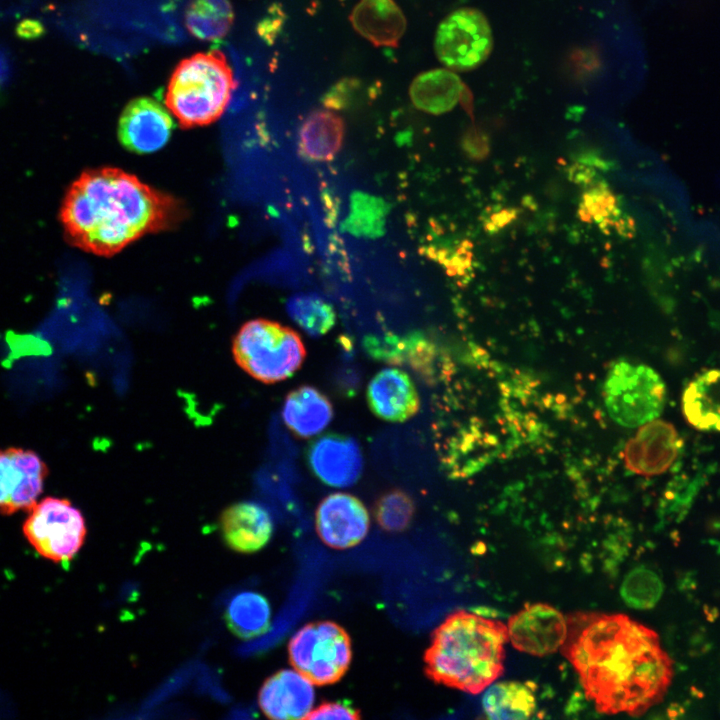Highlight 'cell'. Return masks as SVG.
<instances>
[{"instance_id": "6da1fadb", "label": "cell", "mask_w": 720, "mask_h": 720, "mask_svg": "<svg viewBox=\"0 0 720 720\" xmlns=\"http://www.w3.org/2000/svg\"><path fill=\"white\" fill-rule=\"evenodd\" d=\"M561 649L604 714L639 716L662 701L673 665L658 634L624 614L575 613Z\"/></svg>"}, {"instance_id": "7a4b0ae2", "label": "cell", "mask_w": 720, "mask_h": 720, "mask_svg": "<svg viewBox=\"0 0 720 720\" xmlns=\"http://www.w3.org/2000/svg\"><path fill=\"white\" fill-rule=\"evenodd\" d=\"M182 216L171 196L116 168L86 172L72 186L62 218L73 241L113 255L140 237L169 228Z\"/></svg>"}, {"instance_id": "3957f363", "label": "cell", "mask_w": 720, "mask_h": 720, "mask_svg": "<svg viewBox=\"0 0 720 720\" xmlns=\"http://www.w3.org/2000/svg\"><path fill=\"white\" fill-rule=\"evenodd\" d=\"M508 640L502 622L457 611L434 632L425 654L427 673L436 682L478 694L502 675Z\"/></svg>"}, {"instance_id": "277c9868", "label": "cell", "mask_w": 720, "mask_h": 720, "mask_svg": "<svg viewBox=\"0 0 720 720\" xmlns=\"http://www.w3.org/2000/svg\"><path fill=\"white\" fill-rule=\"evenodd\" d=\"M234 88L232 69L221 51L197 53L174 69L165 103L182 127L208 125L223 114Z\"/></svg>"}, {"instance_id": "5b68a950", "label": "cell", "mask_w": 720, "mask_h": 720, "mask_svg": "<svg viewBox=\"0 0 720 720\" xmlns=\"http://www.w3.org/2000/svg\"><path fill=\"white\" fill-rule=\"evenodd\" d=\"M237 365L254 379L275 383L290 377L302 365L306 351L292 329L266 319L246 322L232 342Z\"/></svg>"}, {"instance_id": "8992f818", "label": "cell", "mask_w": 720, "mask_h": 720, "mask_svg": "<svg viewBox=\"0 0 720 720\" xmlns=\"http://www.w3.org/2000/svg\"><path fill=\"white\" fill-rule=\"evenodd\" d=\"M603 391L610 417L628 428L655 420L666 399L665 384L657 372L646 365L627 361L613 365Z\"/></svg>"}, {"instance_id": "52a82bcc", "label": "cell", "mask_w": 720, "mask_h": 720, "mask_svg": "<svg viewBox=\"0 0 720 720\" xmlns=\"http://www.w3.org/2000/svg\"><path fill=\"white\" fill-rule=\"evenodd\" d=\"M23 533L39 555L61 563L78 553L87 530L82 513L68 499L49 496L28 511Z\"/></svg>"}, {"instance_id": "ba28073f", "label": "cell", "mask_w": 720, "mask_h": 720, "mask_svg": "<svg viewBox=\"0 0 720 720\" xmlns=\"http://www.w3.org/2000/svg\"><path fill=\"white\" fill-rule=\"evenodd\" d=\"M288 651L294 668L318 685L339 680L351 661L347 633L330 621L299 629L291 638Z\"/></svg>"}, {"instance_id": "9c48e42d", "label": "cell", "mask_w": 720, "mask_h": 720, "mask_svg": "<svg viewBox=\"0 0 720 720\" xmlns=\"http://www.w3.org/2000/svg\"><path fill=\"white\" fill-rule=\"evenodd\" d=\"M434 49L440 63L450 70L466 72L479 67L493 49L489 21L475 8L454 10L439 23Z\"/></svg>"}, {"instance_id": "30bf717a", "label": "cell", "mask_w": 720, "mask_h": 720, "mask_svg": "<svg viewBox=\"0 0 720 720\" xmlns=\"http://www.w3.org/2000/svg\"><path fill=\"white\" fill-rule=\"evenodd\" d=\"M48 468L32 450L0 449V513L29 511L43 491Z\"/></svg>"}, {"instance_id": "8fae6325", "label": "cell", "mask_w": 720, "mask_h": 720, "mask_svg": "<svg viewBox=\"0 0 720 720\" xmlns=\"http://www.w3.org/2000/svg\"><path fill=\"white\" fill-rule=\"evenodd\" d=\"M508 638L517 650L546 656L562 647L567 637V619L545 603L527 604L507 623Z\"/></svg>"}, {"instance_id": "7c38bea8", "label": "cell", "mask_w": 720, "mask_h": 720, "mask_svg": "<svg viewBox=\"0 0 720 720\" xmlns=\"http://www.w3.org/2000/svg\"><path fill=\"white\" fill-rule=\"evenodd\" d=\"M174 127L170 111L150 97L132 99L118 123L121 144L136 153H152L169 140Z\"/></svg>"}, {"instance_id": "4fadbf2b", "label": "cell", "mask_w": 720, "mask_h": 720, "mask_svg": "<svg viewBox=\"0 0 720 720\" xmlns=\"http://www.w3.org/2000/svg\"><path fill=\"white\" fill-rule=\"evenodd\" d=\"M679 435L668 422L646 423L624 448L626 467L640 475H658L670 468L680 451Z\"/></svg>"}, {"instance_id": "5bb4252c", "label": "cell", "mask_w": 720, "mask_h": 720, "mask_svg": "<svg viewBox=\"0 0 720 720\" xmlns=\"http://www.w3.org/2000/svg\"><path fill=\"white\" fill-rule=\"evenodd\" d=\"M316 527L328 546L345 549L359 543L367 534L369 515L363 503L353 495L335 493L320 503Z\"/></svg>"}, {"instance_id": "9a60e30c", "label": "cell", "mask_w": 720, "mask_h": 720, "mask_svg": "<svg viewBox=\"0 0 720 720\" xmlns=\"http://www.w3.org/2000/svg\"><path fill=\"white\" fill-rule=\"evenodd\" d=\"M308 460L314 474L333 487L353 485L363 468L358 443L351 437L338 434L317 439L310 447Z\"/></svg>"}, {"instance_id": "2e32d148", "label": "cell", "mask_w": 720, "mask_h": 720, "mask_svg": "<svg viewBox=\"0 0 720 720\" xmlns=\"http://www.w3.org/2000/svg\"><path fill=\"white\" fill-rule=\"evenodd\" d=\"M313 684L297 669L281 670L263 683L259 691V706L271 719L307 718L315 699Z\"/></svg>"}, {"instance_id": "e0dca14e", "label": "cell", "mask_w": 720, "mask_h": 720, "mask_svg": "<svg viewBox=\"0 0 720 720\" xmlns=\"http://www.w3.org/2000/svg\"><path fill=\"white\" fill-rule=\"evenodd\" d=\"M367 401L370 410L389 422H403L419 410L416 387L406 372L396 368L379 371L369 382Z\"/></svg>"}, {"instance_id": "ac0fdd59", "label": "cell", "mask_w": 720, "mask_h": 720, "mask_svg": "<svg viewBox=\"0 0 720 720\" xmlns=\"http://www.w3.org/2000/svg\"><path fill=\"white\" fill-rule=\"evenodd\" d=\"M220 529L226 545L239 553H253L269 541L273 522L261 505L242 501L228 506L220 516Z\"/></svg>"}, {"instance_id": "d6986e66", "label": "cell", "mask_w": 720, "mask_h": 720, "mask_svg": "<svg viewBox=\"0 0 720 720\" xmlns=\"http://www.w3.org/2000/svg\"><path fill=\"white\" fill-rule=\"evenodd\" d=\"M350 21L356 32L378 47H397L407 27L403 11L393 0H360Z\"/></svg>"}, {"instance_id": "ffe728a7", "label": "cell", "mask_w": 720, "mask_h": 720, "mask_svg": "<svg viewBox=\"0 0 720 720\" xmlns=\"http://www.w3.org/2000/svg\"><path fill=\"white\" fill-rule=\"evenodd\" d=\"M468 91L460 77L445 67L418 74L410 84L409 96L419 110L438 115L452 110Z\"/></svg>"}, {"instance_id": "44dd1931", "label": "cell", "mask_w": 720, "mask_h": 720, "mask_svg": "<svg viewBox=\"0 0 720 720\" xmlns=\"http://www.w3.org/2000/svg\"><path fill=\"white\" fill-rule=\"evenodd\" d=\"M282 417L292 432L306 438L321 432L330 423L333 408L322 392L311 386H301L287 395Z\"/></svg>"}, {"instance_id": "7402d4cb", "label": "cell", "mask_w": 720, "mask_h": 720, "mask_svg": "<svg viewBox=\"0 0 720 720\" xmlns=\"http://www.w3.org/2000/svg\"><path fill=\"white\" fill-rule=\"evenodd\" d=\"M364 348L376 360L390 364H407L426 376L432 373L435 354L433 345L418 333L405 337L369 336L364 341Z\"/></svg>"}, {"instance_id": "603a6c76", "label": "cell", "mask_w": 720, "mask_h": 720, "mask_svg": "<svg viewBox=\"0 0 720 720\" xmlns=\"http://www.w3.org/2000/svg\"><path fill=\"white\" fill-rule=\"evenodd\" d=\"M686 420L702 431H720V370H709L687 386L682 397Z\"/></svg>"}, {"instance_id": "cb8c5ba5", "label": "cell", "mask_w": 720, "mask_h": 720, "mask_svg": "<svg viewBox=\"0 0 720 720\" xmlns=\"http://www.w3.org/2000/svg\"><path fill=\"white\" fill-rule=\"evenodd\" d=\"M344 122L330 110H316L304 121L299 134L300 149L310 159L327 161L343 144Z\"/></svg>"}, {"instance_id": "d4e9b609", "label": "cell", "mask_w": 720, "mask_h": 720, "mask_svg": "<svg viewBox=\"0 0 720 720\" xmlns=\"http://www.w3.org/2000/svg\"><path fill=\"white\" fill-rule=\"evenodd\" d=\"M490 719H527L536 709V699L528 684L517 681L492 683L482 699Z\"/></svg>"}, {"instance_id": "484cf974", "label": "cell", "mask_w": 720, "mask_h": 720, "mask_svg": "<svg viewBox=\"0 0 720 720\" xmlns=\"http://www.w3.org/2000/svg\"><path fill=\"white\" fill-rule=\"evenodd\" d=\"M224 618L227 627L234 635L242 639H250L263 634L269 628L270 604L260 593L241 592L229 602Z\"/></svg>"}, {"instance_id": "4316f807", "label": "cell", "mask_w": 720, "mask_h": 720, "mask_svg": "<svg viewBox=\"0 0 720 720\" xmlns=\"http://www.w3.org/2000/svg\"><path fill=\"white\" fill-rule=\"evenodd\" d=\"M234 19L229 0H193L186 11L189 32L200 40H219L230 30Z\"/></svg>"}, {"instance_id": "83f0119b", "label": "cell", "mask_w": 720, "mask_h": 720, "mask_svg": "<svg viewBox=\"0 0 720 720\" xmlns=\"http://www.w3.org/2000/svg\"><path fill=\"white\" fill-rule=\"evenodd\" d=\"M288 313L306 333L314 337L326 334L336 322L333 307L312 293L291 297L288 301Z\"/></svg>"}, {"instance_id": "f1b7e54d", "label": "cell", "mask_w": 720, "mask_h": 720, "mask_svg": "<svg viewBox=\"0 0 720 720\" xmlns=\"http://www.w3.org/2000/svg\"><path fill=\"white\" fill-rule=\"evenodd\" d=\"M621 214L616 196L606 183L599 181L585 189L578 209L582 221L595 222L603 232H608Z\"/></svg>"}, {"instance_id": "f546056e", "label": "cell", "mask_w": 720, "mask_h": 720, "mask_svg": "<svg viewBox=\"0 0 720 720\" xmlns=\"http://www.w3.org/2000/svg\"><path fill=\"white\" fill-rule=\"evenodd\" d=\"M663 593L659 576L648 568H636L625 578L621 595L624 601L636 609H649L656 605Z\"/></svg>"}, {"instance_id": "4dcf8cb0", "label": "cell", "mask_w": 720, "mask_h": 720, "mask_svg": "<svg viewBox=\"0 0 720 720\" xmlns=\"http://www.w3.org/2000/svg\"><path fill=\"white\" fill-rule=\"evenodd\" d=\"M414 513V503L410 496L401 490L385 493L376 504V518L379 524L389 531H400L408 526Z\"/></svg>"}, {"instance_id": "1f68e13d", "label": "cell", "mask_w": 720, "mask_h": 720, "mask_svg": "<svg viewBox=\"0 0 720 720\" xmlns=\"http://www.w3.org/2000/svg\"><path fill=\"white\" fill-rule=\"evenodd\" d=\"M383 207L373 198L358 194L352 202L347 226L354 233L375 234L382 226Z\"/></svg>"}, {"instance_id": "d6a6232c", "label": "cell", "mask_w": 720, "mask_h": 720, "mask_svg": "<svg viewBox=\"0 0 720 720\" xmlns=\"http://www.w3.org/2000/svg\"><path fill=\"white\" fill-rule=\"evenodd\" d=\"M362 88L360 79L346 77L336 82L324 95L322 101L329 109L348 108L356 101Z\"/></svg>"}, {"instance_id": "836d02e7", "label": "cell", "mask_w": 720, "mask_h": 720, "mask_svg": "<svg viewBox=\"0 0 720 720\" xmlns=\"http://www.w3.org/2000/svg\"><path fill=\"white\" fill-rule=\"evenodd\" d=\"M461 146L465 154L472 160H484L490 153L488 136L474 126L465 131Z\"/></svg>"}, {"instance_id": "e575fe53", "label": "cell", "mask_w": 720, "mask_h": 720, "mask_svg": "<svg viewBox=\"0 0 720 720\" xmlns=\"http://www.w3.org/2000/svg\"><path fill=\"white\" fill-rule=\"evenodd\" d=\"M308 719H356L357 712L350 706L343 703H325L312 709L307 716Z\"/></svg>"}, {"instance_id": "d590c367", "label": "cell", "mask_w": 720, "mask_h": 720, "mask_svg": "<svg viewBox=\"0 0 720 720\" xmlns=\"http://www.w3.org/2000/svg\"><path fill=\"white\" fill-rule=\"evenodd\" d=\"M570 179L578 185L584 186L585 189L598 183L596 173L593 168L583 163H577L569 169Z\"/></svg>"}, {"instance_id": "8d00e7d4", "label": "cell", "mask_w": 720, "mask_h": 720, "mask_svg": "<svg viewBox=\"0 0 720 720\" xmlns=\"http://www.w3.org/2000/svg\"><path fill=\"white\" fill-rule=\"evenodd\" d=\"M12 72V57L7 48L0 46V90L8 85Z\"/></svg>"}, {"instance_id": "74e56055", "label": "cell", "mask_w": 720, "mask_h": 720, "mask_svg": "<svg viewBox=\"0 0 720 720\" xmlns=\"http://www.w3.org/2000/svg\"><path fill=\"white\" fill-rule=\"evenodd\" d=\"M17 35L24 39L38 38L43 32L39 22L34 20H25L16 28Z\"/></svg>"}, {"instance_id": "f35d334b", "label": "cell", "mask_w": 720, "mask_h": 720, "mask_svg": "<svg viewBox=\"0 0 720 720\" xmlns=\"http://www.w3.org/2000/svg\"><path fill=\"white\" fill-rule=\"evenodd\" d=\"M515 213L512 209H503L493 214L488 222V230L495 231L509 224L514 218Z\"/></svg>"}]
</instances>
